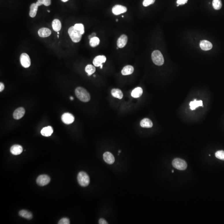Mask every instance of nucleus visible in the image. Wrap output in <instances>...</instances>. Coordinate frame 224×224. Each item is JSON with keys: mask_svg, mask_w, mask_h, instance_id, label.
I'll list each match as a JSON object with an SVG mask.
<instances>
[{"mask_svg": "<svg viewBox=\"0 0 224 224\" xmlns=\"http://www.w3.org/2000/svg\"><path fill=\"white\" fill-rule=\"evenodd\" d=\"M103 158L104 161L109 165L113 164L115 161L114 156L110 152H107L104 153L103 155Z\"/></svg>", "mask_w": 224, "mask_h": 224, "instance_id": "nucleus-10", "label": "nucleus"}, {"mask_svg": "<svg viewBox=\"0 0 224 224\" xmlns=\"http://www.w3.org/2000/svg\"><path fill=\"white\" fill-rule=\"evenodd\" d=\"M19 214L21 217L26 218L28 220H30L33 218V215L30 212L26 210H21L19 212Z\"/></svg>", "mask_w": 224, "mask_h": 224, "instance_id": "nucleus-24", "label": "nucleus"}, {"mask_svg": "<svg viewBox=\"0 0 224 224\" xmlns=\"http://www.w3.org/2000/svg\"><path fill=\"white\" fill-rule=\"evenodd\" d=\"M173 167L179 170H185L187 167V164L184 160L181 158H175L172 162Z\"/></svg>", "mask_w": 224, "mask_h": 224, "instance_id": "nucleus-5", "label": "nucleus"}, {"mask_svg": "<svg viewBox=\"0 0 224 224\" xmlns=\"http://www.w3.org/2000/svg\"><path fill=\"white\" fill-rule=\"evenodd\" d=\"M68 34L73 42L77 43L79 42L82 38V34L79 31L75 28L74 26H72L68 30Z\"/></svg>", "mask_w": 224, "mask_h": 224, "instance_id": "nucleus-2", "label": "nucleus"}, {"mask_svg": "<svg viewBox=\"0 0 224 224\" xmlns=\"http://www.w3.org/2000/svg\"><path fill=\"white\" fill-rule=\"evenodd\" d=\"M44 1H45V0H38V1L36 3L37 5L38 6H40L44 4Z\"/></svg>", "mask_w": 224, "mask_h": 224, "instance_id": "nucleus-34", "label": "nucleus"}, {"mask_svg": "<svg viewBox=\"0 0 224 224\" xmlns=\"http://www.w3.org/2000/svg\"><path fill=\"white\" fill-rule=\"evenodd\" d=\"M57 34H58V35H59V32H57Z\"/></svg>", "mask_w": 224, "mask_h": 224, "instance_id": "nucleus-42", "label": "nucleus"}, {"mask_svg": "<svg viewBox=\"0 0 224 224\" xmlns=\"http://www.w3.org/2000/svg\"><path fill=\"white\" fill-rule=\"evenodd\" d=\"M188 0H177V4L181 5L185 4L187 3Z\"/></svg>", "mask_w": 224, "mask_h": 224, "instance_id": "nucleus-33", "label": "nucleus"}, {"mask_svg": "<svg viewBox=\"0 0 224 224\" xmlns=\"http://www.w3.org/2000/svg\"><path fill=\"white\" fill-rule=\"evenodd\" d=\"M212 6L215 10H220L222 6V1L221 0H213Z\"/></svg>", "mask_w": 224, "mask_h": 224, "instance_id": "nucleus-28", "label": "nucleus"}, {"mask_svg": "<svg viewBox=\"0 0 224 224\" xmlns=\"http://www.w3.org/2000/svg\"><path fill=\"white\" fill-rule=\"evenodd\" d=\"M153 62L157 66H162L164 63V58L162 53L158 50L154 51L152 54Z\"/></svg>", "mask_w": 224, "mask_h": 224, "instance_id": "nucleus-3", "label": "nucleus"}, {"mask_svg": "<svg viewBox=\"0 0 224 224\" xmlns=\"http://www.w3.org/2000/svg\"><path fill=\"white\" fill-rule=\"evenodd\" d=\"M155 0H144L143 2V5L144 6L147 7L152 4L155 2Z\"/></svg>", "mask_w": 224, "mask_h": 224, "instance_id": "nucleus-31", "label": "nucleus"}, {"mask_svg": "<svg viewBox=\"0 0 224 224\" xmlns=\"http://www.w3.org/2000/svg\"><path fill=\"white\" fill-rule=\"evenodd\" d=\"M59 224H69L70 221L68 218H63L61 219L58 223Z\"/></svg>", "mask_w": 224, "mask_h": 224, "instance_id": "nucleus-32", "label": "nucleus"}, {"mask_svg": "<svg viewBox=\"0 0 224 224\" xmlns=\"http://www.w3.org/2000/svg\"><path fill=\"white\" fill-rule=\"evenodd\" d=\"M96 33H93L92 34V35H90V36H89V38L90 39H91V38H94V37H96Z\"/></svg>", "mask_w": 224, "mask_h": 224, "instance_id": "nucleus-38", "label": "nucleus"}, {"mask_svg": "<svg viewBox=\"0 0 224 224\" xmlns=\"http://www.w3.org/2000/svg\"><path fill=\"white\" fill-rule=\"evenodd\" d=\"M172 172L173 173V172H174V171L172 170Z\"/></svg>", "mask_w": 224, "mask_h": 224, "instance_id": "nucleus-44", "label": "nucleus"}, {"mask_svg": "<svg viewBox=\"0 0 224 224\" xmlns=\"http://www.w3.org/2000/svg\"><path fill=\"white\" fill-rule=\"evenodd\" d=\"M142 93H143V90L142 88L138 87L135 88L132 91L131 96L132 97L137 98L142 95Z\"/></svg>", "mask_w": 224, "mask_h": 224, "instance_id": "nucleus-22", "label": "nucleus"}, {"mask_svg": "<svg viewBox=\"0 0 224 224\" xmlns=\"http://www.w3.org/2000/svg\"><path fill=\"white\" fill-rule=\"evenodd\" d=\"M134 71V69L132 66L131 65H127L125 66L121 71L122 75L124 76L129 75L131 74Z\"/></svg>", "mask_w": 224, "mask_h": 224, "instance_id": "nucleus-18", "label": "nucleus"}, {"mask_svg": "<svg viewBox=\"0 0 224 224\" xmlns=\"http://www.w3.org/2000/svg\"><path fill=\"white\" fill-rule=\"evenodd\" d=\"M106 58L104 55H99L96 56L93 60V64L94 66L98 67L101 66L102 63L106 62Z\"/></svg>", "mask_w": 224, "mask_h": 224, "instance_id": "nucleus-11", "label": "nucleus"}, {"mask_svg": "<svg viewBox=\"0 0 224 224\" xmlns=\"http://www.w3.org/2000/svg\"><path fill=\"white\" fill-rule=\"evenodd\" d=\"M111 94L114 97L118 99H122L123 97V93L122 91L119 89H114L111 91Z\"/></svg>", "mask_w": 224, "mask_h": 224, "instance_id": "nucleus-21", "label": "nucleus"}, {"mask_svg": "<svg viewBox=\"0 0 224 224\" xmlns=\"http://www.w3.org/2000/svg\"><path fill=\"white\" fill-rule=\"evenodd\" d=\"M61 1L63 2H67V1H69V0H61Z\"/></svg>", "mask_w": 224, "mask_h": 224, "instance_id": "nucleus-39", "label": "nucleus"}, {"mask_svg": "<svg viewBox=\"0 0 224 224\" xmlns=\"http://www.w3.org/2000/svg\"><path fill=\"white\" fill-rule=\"evenodd\" d=\"M200 46L201 49L204 51L211 50L212 47V44L210 42L206 40L201 41L200 43Z\"/></svg>", "mask_w": 224, "mask_h": 224, "instance_id": "nucleus-15", "label": "nucleus"}, {"mask_svg": "<svg viewBox=\"0 0 224 224\" xmlns=\"http://www.w3.org/2000/svg\"><path fill=\"white\" fill-rule=\"evenodd\" d=\"M50 181V178L46 175H41L37 178V184L40 186H43L48 184Z\"/></svg>", "mask_w": 224, "mask_h": 224, "instance_id": "nucleus-7", "label": "nucleus"}, {"mask_svg": "<svg viewBox=\"0 0 224 224\" xmlns=\"http://www.w3.org/2000/svg\"><path fill=\"white\" fill-rule=\"evenodd\" d=\"M52 27L53 30L56 32H59L61 28V24L59 20L55 19L52 23Z\"/></svg>", "mask_w": 224, "mask_h": 224, "instance_id": "nucleus-20", "label": "nucleus"}, {"mask_svg": "<svg viewBox=\"0 0 224 224\" xmlns=\"http://www.w3.org/2000/svg\"><path fill=\"white\" fill-rule=\"evenodd\" d=\"M96 68L95 66L91 64H89L86 66L85 71L88 74V75L90 76L96 72Z\"/></svg>", "mask_w": 224, "mask_h": 224, "instance_id": "nucleus-26", "label": "nucleus"}, {"mask_svg": "<svg viewBox=\"0 0 224 224\" xmlns=\"http://www.w3.org/2000/svg\"><path fill=\"white\" fill-rule=\"evenodd\" d=\"M47 11H48V12H49V13H50V10H47Z\"/></svg>", "mask_w": 224, "mask_h": 224, "instance_id": "nucleus-43", "label": "nucleus"}, {"mask_svg": "<svg viewBox=\"0 0 224 224\" xmlns=\"http://www.w3.org/2000/svg\"><path fill=\"white\" fill-rule=\"evenodd\" d=\"M75 94L78 98L83 102H88L91 99V96L86 89L82 87L76 88Z\"/></svg>", "mask_w": 224, "mask_h": 224, "instance_id": "nucleus-1", "label": "nucleus"}, {"mask_svg": "<svg viewBox=\"0 0 224 224\" xmlns=\"http://www.w3.org/2000/svg\"><path fill=\"white\" fill-rule=\"evenodd\" d=\"M128 40V37L126 35H121L117 41V46L118 48H122L125 46L127 44Z\"/></svg>", "mask_w": 224, "mask_h": 224, "instance_id": "nucleus-13", "label": "nucleus"}, {"mask_svg": "<svg viewBox=\"0 0 224 224\" xmlns=\"http://www.w3.org/2000/svg\"><path fill=\"white\" fill-rule=\"evenodd\" d=\"M57 37H58V38H59V35H58V36H57Z\"/></svg>", "mask_w": 224, "mask_h": 224, "instance_id": "nucleus-47", "label": "nucleus"}, {"mask_svg": "<svg viewBox=\"0 0 224 224\" xmlns=\"http://www.w3.org/2000/svg\"><path fill=\"white\" fill-rule=\"evenodd\" d=\"M74 26L75 28L77 30L79 31L82 35L84 34V32H85V31H84V27L82 24H76Z\"/></svg>", "mask_w": 224, "mask_h": 224, "instance_id": "nucleus-29", "label": "nucleus"}, {"mask_svg": "<svg viewBox=\"0 0 224 224\" xmlns=\"http://www.w3.org/2000/svg\"><path fill=\"white\" fill-rule=\"evenodd\" d=\"M20 62L22 66L25 68H28L31 65V60L29 56L25 53H22L20 57Z\"/></svg>", "mask_w": 224, "mask_h": 224, "instance_id": "nucleus-6", "label": "nucleus"}, {"mask_svg": "<svg viewBox=\"0 0 224 224\" xmlns=\"http://www.w3.org/2000/svg\"><path fill=\"white\" fill-rule=\"evenodd\" d=\"M118 20H117H117H116V21H117H117H118Z\"/></svg>", "mask_w": 224, "mask_h": 224, "instance_id": "nucleus-46", "label": "nucleus"}, {"mask_svg": "<svg viewBox=\"0 0 224 224\" xmlns=\"http://www.w3.org/2000/svg\"><path fill=\"white\" fill-rule=\"evenodd\" d=\"M122 18H123V17H124V16H122Z\"/></svg>", "mask_w": 224, "mask_h": 224, "instance_id": "nucleus-48", "label": "nucleus"}, {"mask_svg": "<svg viewBox=\"0 0 224 224\" xmlns=\"http://www.w3.org/2000/svg\"><path fill=\"white\" fill-rule=\"evenodd\" d=\"M99 224H108V223H107V221L105 220V219H103V218H100L99 221Z\"/></svg>", "mask_w": 224, "mask_h": 224, "instance_id": "nucleus-36", "label": "nucleus"}, {"mask_svg": "<svg viewBox=\"0 0 224 224\" xmlns=\"http://www.w3.org/2000/svg\"><path fill=\"white\" fill-rule=\"evenodd\" d=\"M38 6L37 5L36 3H33L31 5L30 7V11L29 15L31 18H34L36 16L37 11H38Z\"/></svg>", "mask_w": 224, "mask_h": 224, "instance_id": "nucleus-23", "label": "nucleus"}, {"mask_svg": "<svg viewBox=\"0 0 224 224\" xmlns=\"http://www.w3.org/2000/svg\"><path fill=\"white\" fill-rule=\"evenodd\" d=\"M190 106L191 110H194L199 106H203V101L202 100L197 101L196 99H195L194 101H191L190 103Z\"/></svg>", "mask_w": 224, "mask_h": 224, "instance_id": "nucleus-25", "label": "nucleus"}, {"mask_svg": "<svg viewBox=\"0 0 224 224\" xmlns=\"http://www.w3.org/2000/svg\"><path fill=\"white\" fill-rule=\"evenodd\" d=\"M74 117L72 114L69 113H64L61 116L62 122L66 125L72 124L74 121Z\"/></svg>", "mask_w": 224, "mask_h": 224, "instance_id": "nucleus-8", "label": "nucleus"}, {"mask_svg": "<svg viewBox=\"0 0 224 224\" xmlns=\"http://www.w3.org/2000/svg\"><path fill=\"white\" fill-rule=\"evenodd\" d=\"M53 132V128L50 126L44 128L41 131V134L42 135L45 137L50 136Z\"/></svg>", "mask_w": 224, "mask_h": 224, "instance_id": "nucleus-17", "label": "nucleus"}, {"mask_svg": "<svg viewBox=\"0 0 224 224\" xmlns=\"http://www.w3.org/2000/svg\"><path fill=\"white\" fill-rule=\"evenodd\" d=\"M179 5L177 4V6H179Z\"/></svg>", "mask_w": 224, "mask_h": 224, "instance_id": "nucleus-45", "label": "nucleus"}, {"mask_svg": "<svg viewBox=\"0 0 224 224\" xmlns=\"http://www.w3.org/2000/svg\"><path fill=\"white\" fill-rule=\"evenodd\" d=\"M25 114V110L22 107L18 108L15 110L13 114V118L16 120H19L23 117Z\"/></svg>", "mask_w": 224, "mask_h": 224, "instance_id": "nucleus-12", "label": "nucleus"}, {"mask_svg": "<svg viewBox=\"0 0 224 224\" xmlns=\"http://www.w3.org/2000/svg\"><path fill=\"white\" fill-rule=\"evenodd\" d=\"M216 158L221 160H224V151L223 150L218 151L215 153Z\"/></svg>", "mask_w": 224, "mask_h": 224, "instance_id": "nucleus-30", "label": "nucleus"}, {"mask_svg": "<svg viewBox=\"0 0 224 224\" xmlns=\"http://www.w3.org/2000/svg\"><path fill=\"white\" fill-rule=\"evenodd\" d=\"M52 32L50 29L45 27L40 28L38 31V34L40 37L41 38H46L50 36Z\"/></svg>", "mask_w": 224, "mask_h": 224, "instance_id": "nucleus-16", "label": "nucleus"}, {"mask_svg": "<svg viewBox=\"0 0 224 224\" xmlns=\"http://www.w3.org/2000/svg\"><path fill=\"white\" fill-rule=\"evenodd\" d=\"M140 126L142 128H151L152 127V122L148 118H144L140 122Z\"/></svg>", "mask_w": 224, "mask_h": 224, "instance_id": "nucleus-19", "label": "nucleus"}, {"mask_svg": "<svg viewBox=\"0 0 224 224\" xmlns=\"http://www.w3.org/2000/svg\"><path fill=\"white\" fill-rule=\"evenodd\" d=\"M51 0H45L44 1V5H45L46 6H48L51 5Z\"/></svg>", "mask_w": 224, "mask_h": 224, "instance_id": "nucleus-35", "label": "nucleus"}, {"mask_svg": "<svg viewBox=\"0 0 224 224\" xmlns=\"http://www.w3.org/2000/svg\"><path fill=\"white\" fill-rule=\"evenodd\" d=\"M127 11L126 7L120 5H116L112 8V12L115 15H119L125 13Z\"/></svg>", "mask_w": 224, "mask_h": 224, "instance_id": "nucleus-9", "label": "nucleus"}, {"mask_svg": "<svg viewBox=\"0 0 224 224\" xmlns=\"http://www.w3.org/2000/svg\"><path fill=\"white\" fill-rule=\"evenodd\" d=\"M100 40L99 38L94 37L90 39L89 44L92 47H95L99 45Z\"/></svg>", "mask_w": 224, "mask_h": 224, "instance_id": "nucleus-27", "label": "nucleus"}, {"mask_svg": "<svg viewBox=\"0 0 224 224\" xmlns=\"http://www.w3.org/2000/svg\"><path fill=\"white\" fill-rule=\"evenodd\" d=\"M100 69H102V64L101 65V66H100Z\"/></svg>", "mask_w": 224, "mask_h": 224, "instance_id": "nucleus-41", "label": "nucleus"}, {"mask_svg": "<svg viewBox=\"0 0 224 224\" xmlns=\"http://www.w3.org/2000/svg\"><path fill=\"white\" fill-rule=\"evenodd\" d=\"M23 149L21 145H15L11 147L10 149V152L14 155H19L23 152Z\"/></svg>", "mask_w": 224, "mask_h": 224, "instance_id": "nucleus-14", "label": "nucleus"}, {"mask_svg": "<svg viewBox=\"0 0 224 224\" xmlns=\"http://www.w3.org/2000/svg\"><path fill=\"white\" fill-rule=\"evenodd\" d=\"M77 180L79 184L83 187H86L89 185L90 178L89 175L84 171L80 172L78 175Z\"/></svg>", "mask_w": 224, "mask_h": 224, "instance_id": "nucleus-4", "label": "nucleus"}, {"mask_svg": "<svg viewBox=\"0 0 224 224\" xmlns=\"http://www.w3.org/2000/svg\"><path fill=\"white\" fill-rule=\"evenodd\" d=\"M70 100H74V98H73V97H72V96L70 97Z\"/></svg>", "mask_w": 224, "mask_h": 224, "instance_id": "nucleus-40", "label": "nucleus"}, {"mask_svg": "<svg viewBox=\"0 0 224 224\" xmlns=\"http://www.w3.org/2000/svg\"><path fill=\"white\" fill-rule=\"evenodd\" d=\"M4 85L3 83H0V92H2L4 89Z\"/></svg>", "mask_w": 224, "mask_h": 224, "instance_id": "nucleus-37", "label": "nucleus"}]
</instances>
